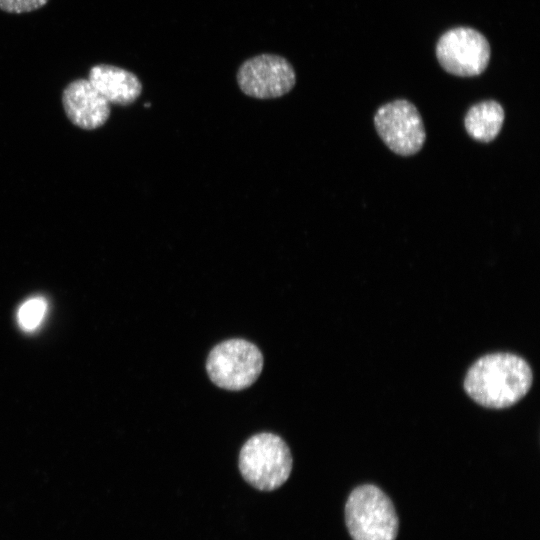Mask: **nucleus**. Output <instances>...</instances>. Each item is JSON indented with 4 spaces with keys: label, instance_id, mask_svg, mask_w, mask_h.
I'll return each instance as SVG.
<instances>
[{
    "label": "nucleus",
    "instance_id": "12",
    "mask_svg": "<svg viewBox=\"0 0 540 540\" xmlns=\"http://www.w3.org/2000/svg\"><path fill=\"white\" fill-rule=\"evenodd\" d=\"M49 0H0V10L10 14L29 13L44 7Z\"/></svg>",
    "mask_w": 540,
    "mask_h": 540
},
{
    "label": "nucleus",
    "instance_id": "3",
    "mask_svg": "<svg viewBox=\"0 0 540 540\" xmlns=\"http://www.w3.org/2000/svg\"><path fill=\"white\" fill-rule=\"evenodd\" d=\"M345 518L353 540H395L398 519L389 497L378 487L355 488L345 506Z\"/></svg>",
    "mask_w": 540,
    "mask_h": 540
},
{
    "label": "nucleus",
    "instance_id": "10",
    "mask_svg": "<svg viewBox=\"0 0 540 540\" xmlns=\"http://www.w3.org/2000/svg\"><path fill=\"white\" fill-rule=\"evenodd\" d=\"M505 118L504 109L495 100H486L472 105L464 118V126L470 137L488 143L501 131Z\"/></svg>",
    "mask_w": 540,
    "mask_h": 540
},
{
    "label": "nucleus",
    "instance_id": "5",
    "mask_svg": "<svg viewBox=\"0 0 540 540\" xmlns=\"http://www.w3.org/2000/svg\"><path fill=\"white\" fill-rule=\"evenodd\" d=\"M374 125L386 146L401 156L416 154L426 140L418 109L405 99L382 105L374 116Z\"/></svg>",
    "mask_w": 540,
    "mask_h": 540
},
{
    "label": "nucleus",
    "instance_id": "9",
    "mask_svg": "<svg viewBox=\"0 0 540 540\" xmlns=\"http://www.w3.org/2000/svg\"><path fill=\"white\" fill-rule=\"evenodd\" d=\"M87 79L109 104L130 105L142 91L141 82L133 72L111 64L92 66Z\"/></svg>",
    "mask_w": 540,
    "mask_h": 540
},
{
    "label": "nucleus",
    "instance_id": "1",
    "mask_svg": "<svg viewBox=\"0 0 540 540\" xmlns=\"http://www.w3.org/2000/svg\"><path fill=\"white\" fill-rule=\"evenodd\" d=\"M532 371L521 357L493 353L479 358L468 370L464 389L478 404L506 408L518 402L530 389Z\"/></svg>",
    "mask_w": 540,
    "mask_h": 540
},
{
    "label": "nucleus",
    "instance_id": "7",
    "mask_svg": "<svg viewBox=\"0 0 540 540\" xmlns=\"http://www.w3.org/2000/svg\"><path fill=\"white\" fill-rule=\"evenodd\" d=\"M237 82L243 93L258 99L277 98L295 85L296 75L283 57L262 54L245 61L238 70Z\"/></svg>",
    "mask_w": 540,
    "mask_h": 540
},
{
    "label": "nucleus",
    "instance_id": "11",
    "mask_svg": "<svg viewBox=\"0 0 540 540\" xmlns=\"http://www.w3.org/2000/svg\"><path fill=\"white\" fill-rule=\"evenodd\" d=\"M47 310V302L42 297H33L24 302L18 311V322L22 329L32 331L42 322Z\"/></svg>",
    "mask_w": 540,
    "mask_h": 540
},
{
    "label": "nucleus",
    "instance_id": "8",
    "mask_svg": "<svg viewBox=\"0 0 540 540\" xmlns=\"http://www.w3.org/2000/svg\"><path fill=\"white\" fill-rule=\"evenodd\" d=\"M62 105L68 119L86 130L103 126L111 110L110 104L85 78L68 83L62 92Z\"/></svg>",
    "mask_w": 540,
    "mask_h": 540
},
{
    "label": "nucleus",
    "instance_id": "6",
    "mask_svg": "<svg viewBox=\"0 0 540 540\" xmlns=\"http://www.w3.org/2000/svg\"><path fill=\"white\" fill-rule=\"evenodd\" d=\"M490 55L487 39L469 27L448 30L436 46V56L443 69L461 77L481 74L489 63Z\"/></svg>",
    "mask_w": 540,
    "mask_h": 540
},
{
    "label": "nucleus",
    "instance_id": "4",
    "mask_svg": "<svg viewBox=\"0 0 540 540\" xmlns=\"http://www.w3.org/2000/svg\"><path fill=\"white\" fill-rule=\"evenodd\" d=\"M263 363V355L255 344L234 338L212 348L207 357L206 371L216 386L239 391L258 379Z\"/></svg>",
    "mask_w": 540,
    "mask_h": 540
},
{
    "label": "nucleus",
    "instance_id": "2",
    "mask_svg": "<svg viewBox=\"0 0 540 540\" xmlns=\"http://www.w3.org/2000/svg\"><path fill=\"white\" fill-rule=\"evenodd\" d=\"M288 445L278 435L259 433L242 446L238 467L244 480L261 491H272L283 485L292 470Z\"/></svg>",
    "mask_w": 540,
    "mask_h": 540
}]
</instances>
